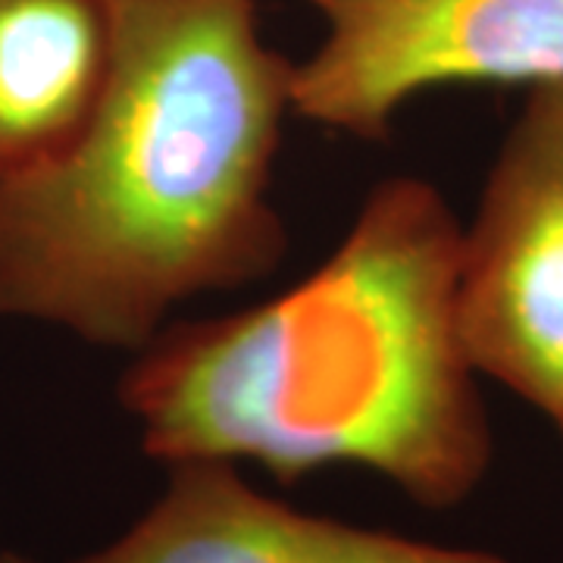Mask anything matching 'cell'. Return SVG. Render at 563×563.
Masks as SVG:
<instances>
[{"instance_id": "6da1fadb", "label": "cell", "mask_w": 563, "mask_h": 563, "mask_svg": "<svg viewBox=\"0 0 563 563\" xmlns=\"http://www.w3.org/2000/svg\"><path fill=\"white\" fill-rule=\"evenodd\" d=\"M461 229L432 181L395 176L288 291L166 322L120 379L144 454L279 483L347 463L432 510L466 501L495 435L457 322Z\"/></svg>"}, {"instance_id": "8992f818", "label": "cell", "mask_w": 563, "mask_h": 563, "mask_svg": "<svg viewBox=\"0 0 563 563\" xmlns=\"http://www.w3.org/2000/svg\"><path fill=\"white\" fill-rule=\"evenodd\" d=\"M110 51L107 0H0V176L73 147L101 101Z\"/></svg>"}, {"instance_id": "7a4b0ae2", "label": "cell", "mask_w": 563, "mask_h": 563, "mask_svg": "<svg viewBox=\"0 0 563 563\" xmlns=\"http://www.w3.org/2000/svg\"><path fill=\"white\" fill-rule=\"evenodd\" d=\"M113 51L73 147L0 176V317L139 351L181 303L269 276L295 60L257 0H107Z\"/></svg>"}, {"instance_id": "ba28073f", "label": "cell", "mask_w": 563, "mask_h": 563, "mask_svg": "<svg viewBox=\"0 0 563 563\" xmlns=\"http://www.w3.org/2000/svg\"><path fill=\"white\" fill-rule=\"evenodd\" d=\"M558 432H561V439H563V420L558 422Z\"/></svg>"}, {"instance_id": "277c9868", "label": "cell", "mask_w": 563, "mask_h": 563, "mask_svg": "<svg viewBox=\"0 0 563 563\" xmlns=\"http://www.w3.org/2000/svg\"><path fill=\"white\" fill-rule=\"evenodd\" d=\"M457 322L483 379L563 420V81L526 91L461 229Z\"/></svg>"}, {"instance_id": "3957f363", "label": "cell", "mask_w": 563, "mask_h": 563, "mask_svg": "<svg viewBox=\"0 0 563 563\" xmlns=\"http://www.w3.org/2000/svg\"><path fill=\"white\" fill-rule=\"evenodd\" d=\"M322 22L295 63V117L385 141L410 98L444 85L563 81V0H307Z\"/></svg>"}, {"instance_id": "5b68a950", "label": "cell", "mask_w": 563, "mask_h": 563, "mask_svg": "<svg viewBox=\"0 0 563 563\" xmlns=\"http://www.w3.org/2000/svg\"><path fill=\"white\" fill-rule=\"evenodd\" d=\"M163 466L166 488L144 517L76 563H510L479 548L303 514L257 492L239 463L191 457Z\"/></svg>"}, {"instance_id": "52a82bcc", "label": "cell", "mask_w": 563, "mask_h": 563, "mask_svg": "<svg viewBox=\"0 0 563 563\" xmlns=\"http://www.w3.org/2000/svg\"><path fill=\"white\" fill-rule=\"evenodd\" d=\"M0 563H38V561H32V558H25V554H16V551H3V554H0Z\"/></svg>"}]
</instances>
